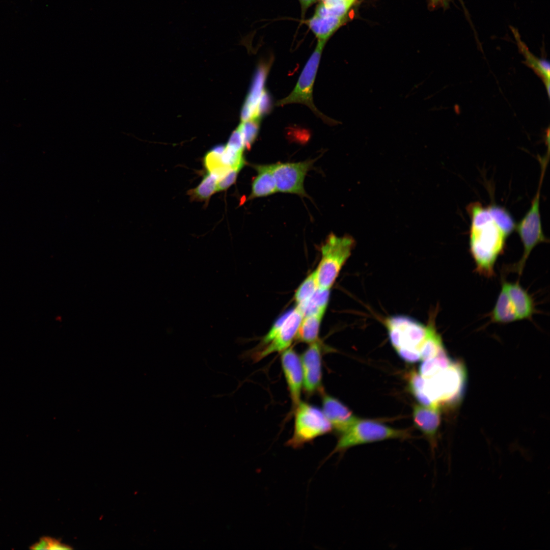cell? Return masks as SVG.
Wrapping results in <instances>:
<instances>
[{
	"instance_id": "cell-1",
	"label": "cell",
	"mask_w": 550,
	"mask_h": 550,
	"mask_svg": "<svg viewBox=\"0 0 550 550\" xmlns=\"http://www.w3.org/2000/svg\"><path fill=\"white\" fill-rule=\"evenodd\" d=\"M466 210L471 218L470 251L476 270L485 277H492L496 262L504 252L507 237L493 219L487 207L481 203H470Z\"/></svg>"
},
{
	"instance_id": "cell-2",
	"label": "cell",
	"mask_w": 550,
	"mask_h": 550,
	"mask_svg": "<svg viewBox=\"0 0 550 550\" xmlns=\"http://www.w3.org/2000/svg\"><path fill=\"white\" fill-rule=\"evenodd\" d=\"M466 379L463 364L452 362L447 368L426 379L423 391L439 408L444 406H452L459 402Z\"/></svg>"
},
{
	"instance_id": "cell-3",
	"label": "cell",
	"mask_w": 550,
	"mask_h": 550,
	"mask_svg": "<svg viewBox=\"0 0 550 550\" xmlns=\"http://www.w3.org/2000/svg\"><path fill=\"white\" fill-rule=\"evenodd\" d=\"M355 246L350 236L329 234L320 248L321 258L315 270L318 288L329 289Z\"/></svg>"
},
{
	"instance_id": "cell-4",
	"label": "cell",
	"mask_w": 550,
	"mask_h": 550,
	"mask_svg": "<svg viewBox=\"0 0 550 550\" xmlns=\"http://www.w3.org/2000/svg\"><path fill=\"white\" fill-rule=\"evenodd\" d=\"M411 437L407 430L392 428L375 421L358 419L346 431L340 434L338 442L329 456L342 454L348 449L358 445L389 439H404Z\"/></svg>"
},
{
	"instance_id": "cell-5",
	"label": "cell",
	"mask_w": 550,
	"mask_h": 550,
	"mask_svg": "<svg viewBox=\"0 0 550 550\" xmlns=\"http://www.w3.org/2000/svg\"><path fill=\"white\" fill-rule=\"evenodd\" d=\"M545 170L542 169L539 184L531 205L525 216L516 224V230L523 245L524 251L517 262L510 265L507 270L521 274L526 263L532 251L539 243L548 242L544 235L540 213V194Z\"/></svg>"
},
{
	"instance_id": "cell-6",
	"label": "cell",
	"mask_w": 550,
	"mask_h": 550,
	"mask_svg": "<svg viewBox=\"0 0 550 550\" xmlns=\"http://www.w3.org/2000/svg\"><path fill=\"white\" fill-rule=\"evenodd\" d=\"M295 409L293 435L286 445L294 449L302 447L318 436L331 432L333 428L322 410L300 401Z\"/></svg>"
},
{
	"instance_id": "cell-7",
	"label": "cell",
	"mask_w": 550,
	"mask_h": 550,
	"mask_svg": "<svg viewBox=\"0 0 550 550\" xmlns=\"http://www.w3.org/2000/svg\"><path fill=\"white\" fill-rule=\"evenodd\" d=\"M326 41H318L316 48L307 61L297 82L290 94L277 101L276 105L283 106L291 103H300L308 106L323 122L329 125H335L337 121L326 117L315 106L313 100V88L321 56Z\"/></svg>"
},
{
	"instance_id": "cell-8",
	"label": "cell",
	"mask_w": 550,
	"mask_h": 550,
	"mask_svg": "<svg viewBox=\"0 0 550 550\" xmlns=\"http://www.w3.org/2000/svg\"><path fill=\"white\" fill-rule=\"evenodd\" d=\"M390 342L395 350L399 348L417 349L423 342L427 326L416 319L404 315H395L385 321Z\"/></svg>"
},
{
	"instance_id": "cell-9",
	"label": "cell",
	"mask_w": 550,
	"mask_h": 550,
	"mask_svg": "<svg viewBox=\"0 0 550 550\" xmlns=\"http://www.w3.org/2000/svg\"><path fill=\"white\" fill-rule=\"evenodd\" d=\"M314 160L270 164L277 191L306 196L304 182Z\"/></svg>"
},
{
	"instance_id": "cell-10",
	"label": "cell",
	"mask_w": 550,
	"mask_h": 550,
	"mask_svg": "<svg viewBox=\"0 0 550 550\" xmlns=\"http://www.w3.org/2000/svg\"><path fill=\"white\" fill-rule=\"evenodd\" d=\"M322 345L319 340L309 344L300 356L303 387L308 395L323 391L322 385Z\"/></svg>"
},
{
	"instance_id": "cell-11",
	"label": "cell",
	"mask_w": 550,
	"mask_h": 550,
	"mask_svg": "<svg viewBox=\"0 0 550 550\" xmlns=\"http://www.w3.org/2000/svg\"><path fill=\"white\" fill-rule=\"evenodd\" d=\"M303 317V312L298 307L291 310L273 339L261 349L255 351L252 358L258 361L272 353L282 352L289 348L295 338Z\"/></svg>"
},
{
	"instance_id": "cell-12",
	"label": "cell",
	"mask_w": 550,
	"mask_h": 550,
	"mask_svg": "<svg viewBox=\"0 0 550 550\" xmlns=\"http://www.w3.org/2000/svg\"><path fill=\"white\" fill-rule=\"evenodd\" d=\"M281 365L293 407L300 401L303 387V373L300 357L292 348H288L282 352Z\"/></svg>"
},
{
	"instance_id": "cell-13",
	"label": "cell",
	"mask_w": 550,
	"mask_h": 550,
	"mask_svg": "<svg viewBox=\"0 0 550 550\" xmlns=\"http://www.w3.org/2000/svg\"><path fill=\"white\" fill-rule=\"evenodd\" d=\"M414 424L428 441L432 457L437 447V433L441 422L440 409L415 404L413 408Z\"/></svg>"
},
{
	"instance_id": "cell-14",
	"label": "cell",
	"mask_w": 550,
	"mask_h": 550,
	"mask_svg": "<svg viewBox=\"0 0 550 550\" xmlns=\"http://www.w3.org/2000/svg\"><path fill=\"white\" fill-rule=\"evenodd\" d=\"M322 411L334 429L340 434L358 419L352 412L338 399L322 392Z\"/></svg>"
},
{
	"instance_id": "cell-15",
	"label": "cell",
	"mask_w": 550,
	"mask_h": 550,
	"mask_svg": "<svg viewBox=\"0 0 550 550\" xmlns=\"http://www.w3.org/2000/svg\"><path fill=\"white\" fill-rule=\"evenodd\" d=\"M271 64V62L269 61L261 62L258 66L251 89L241 109V122L259 118L257 115V108L261 97L265 90V83Z\"/></svg>"
},
{
	"instance_id": "cell-16",
	"label": "cell",
	"mask_w": 550,
	"mask_h": 550,
	"mask_svg": "<svg viewBox=\"0 0 550 550\" xmlns=\"http://www.w3.org/2000/svg\"><path fill=\"white\" fill-rule=\"evenodd\" d=\"M502 287L507 292L519 320L531 319L536 309L534 300L529 293L518 282L511 283L503 281Z\"/></svg>"
},
{
	"instance_id": "cell-17",
	"label": "cell",
	"mask_w": 550,
	"mask_h": 550,
	"mask_svg": "<svg viewBox=\"0 0 550 550\" xmlns=\"http://www.w3.org/2000/svg\"><path fill=\"white\" fill-rule=\"evenodd\" d=\"M252 166L257 172V175L253 180L251 193L248 200L266 197L278 192L270 164H255Z\"/></svg>"
},
{
	"instance_id": "cell-18",
	"label": "cell",
	"mask_w": 550,
	"mask_h": 550,
	"mask_svg": "<svg viewBox=\"0 0 550 550\" xmlns=\"http://www.w3.org/2000/svg\"><path fill=\"white\" fill-rule=\"evenodd\" d=\"M344 21V17H320L314 15L306 21V23L318 38V41L326 42Z\"/></svg>"
},
{
	"instance_id": "cell-19",
	"label": "cell",
	"mask_w": 550,
	"mask_h": 550,
	"mask_svg": "<svg viewBox=\"0 0 550 550\" xmlns=\"http://www.w3.org/2000/svg\"><path fill=\"white\" fill-rule=\"evenodd\" d=\"M492 322L506 324L519 320L512 303L505 289L501 287V291L490 313Z\"/></svg>"
},
{
	"instance_id": "cell-20",
	"label": "cell",
	"mask_w": 550,
	"mask_h": 550,
	"mask_svg": "<svg viewBox=\"0 0 550 550\" xmlns=\"http://www.w3.org/2000/svg\"><path fill=\"white\" fill-rule=\"evenodd\" d=\"M324 314L318 313L303 317L295 339L309 344L318 340L321 320Z\"/></svg>"
},
{
	"instance_id": "cell-21",
	"label": "cell",
	"mask_w": 550,
	"mask_h": 550,
	"mask_svg": "<svg viewBox=\"0 0 550 550\" xmlns=\"http://www.w3.org/2000/svg\"><path fill=\"white\" fill-rule=\"evenodd\" d=\"M426 326L425 337L419 348L422 360L435 357L445 347L442 338L436 331L434 321L432 319Z\"/></svg>"
},
{
	"instance_id": "cell-22",
	"label": "cell",
	"mask_w": 550,
	"mask_h": 550,
	"mask_svg": "<svg viewBox=\"0 0 550 550\" xmlns=\"http://www.w3.org/2000/svg\"><path fill=\"white\" fill-rule=\"evenodd\" d=\"M225 145H219L208 151L204 157L203 163L207 172L216 176L218 180L231 169L227 166L222 159V153Z\"/></svg>"
},
{
	"instance_id": "cell-23",
	"label": "cell",
	"mask_w": 550,
	"mask_h": 550,
	"mask_svg": "<svg viewBox=\"0 0 550 550\" xmlns=\"http://www.w3.org/2000/svg\"><path fill=\"white\" fill-rule=\"evenodd\" d=\"M218 179L207 172L201 183L196 187L187 191L191 200L208 202L211 196L217 191Z\"/></svg>"
},
{
	"instance_id": "cell-24",
	"label": "cell",
	"mask_w": 550,
	"mask_h": 550,
	"mask_svg": "<svg viewBox=\"0 0 550 550\" xmlns=\"http://www.w3.org/2000/svg\"><path fill=\"white\" fill-rule=\"evenodd\" d=\"M329 296L330 289L318 288L307 304L302 307H298L303 312L304 316L318 313L324 314Z\"/></svg>"
},
{
	"instance_id": "cell-25",
	"label": "cell",
	"mask_w": 550,
	"mask_h": 550,
	"mask_svg": "<svg viewBox=\"0 0 550 550\" xmlns=\"http://www.w3.org/2000/svg\"><path fill=\"white\" fill-rule=\"evenodd\" d=\"M487 208L493 219L508 237L516 227L511 215L505 208L495 204L489 205Z\"/></svg>"
},
{
	"instance_id": "cell-26",
	"label": "cell",
	"mask_w": 550,
	"mask_h": 550,
	"mask_svg": "<svg viewBox=\"0 0 550 550\" xmlns=\"http://www.w3.org/2000/svg\"><path fill=\"white\" fill-rule=\"evenodd\" d=\"M318 288L315 270L302 281L296 290L294 300L296 306L304 307Z\"/></svg>"
},
{
	"instance_id": "cell-27",
	"label": "cell",
	"mask_w": 550,
	"mask_h": 550,
	"mask_svg": "<svg viewBox=\"0 0 550 550\" xmlns=\"http://www.w3.org/2000/svg\"><path fill=\"white\" fill-rule=\"evenodd\" d=\"M355 0H342L329 6H326L321 3L316 7L315 14L320 17L345 16Z\"/></svg>"
},
{
	"instance_id": "cell-28",
	"label": "cell",
	"mask_w": 550,
	"mask_h": 550,
	"mask_svg": "<svg viewBox=\"0 0 550 550\" xmlns=\"http://www.w3.org/2000/svg\"><path fill=\"white\" fill-rule=\"evenodd\" d=\"M261 119L254 118L241 122L238 128L242 135L245 148L250 149L255 141L259 130Z\"/></svg>"
},
{
	"instance_id": "cell-29",
	"label": "cell",
	"mask_w": 550,
	"mask_h": 550,
	"mask_svg": "<svg viewBox=\"0 0 550 550\" xmlns=\"http://www.w3.org/2000/svg\"><path fill=\"white\" fill-rule=\"evenodd\" d=\"M442 369L436 356L423 360L419 367V373L424 378H428Z\"/></svg>"
},
{
	"instance_id": "cell-30",
	"label": "cell",
	"mask_w": 550,
	"mask_h": 550,
	"mask_svg": "<svg viewBox=\"0 0 550 550\" xmlns=\"http://www.w3.org/2000/svg\"><path fill=\"white\" fill-rule=\"evenodd\" d=\"M425 381L426 379L415 370H411L408 374V389L411 394L423 391Z\"/></svg>"
},
{
	"instance_id": "cell-31",
	"label": "cell",
	"mask_w": 550,
	"mask_h": 550,
	"mask_svg": "<svg viewBox=\"0 0 550 550\" xmlns=\"http://www.w3.org/2000/svg\"><path fill=\"white\" fill-rule=\"evenodd\" d=\"M291 312V310L286 312L282 316H281L273 323V325L271 327L268 332L263 338L260 345L264 346L269 343L273 338L275 337L281 327L284 321L289 315Z\"/></svg>"
},
{
	"instance_id": "cell-32",
	"label": "cell",
	"mask_w": 550,
	"mask_h": 550,
	"mask_svg": "<svg viewBox=\"0 0 550 550\" xmlns=\"http://www.w3.org/2000/svg\"><path fill=\"white\" fill-rule=\"evenodd\" d=\"M240 171L231 169L224 176L219 178L217 183V191L225 190L234 184Z\"/></svg>"
},
{
	"instance_id": "cell-33",
	"label": "cell",
	"mask_w": 550,
	"mask_h": 550,
	"mask_svg": "<svg viewBox=\"0 0 550 550\" xmlns=\"http://www.w3.org/2000/svg\"><path fill=\"white\" fill-rule=\"evenodd\" d=\"M399 357L407 363H415L421 360L418 350L399 348L396 350Z\"/></svg>"
},
{
	"instance_id": "cell-34",
	"label": "cell",
	"mask_w": 550,
	"mask_h": 550,
	"mask_svg": "<svg viewBox=\"0 0 550 550\" xmlns=\"http://www.w3.org/2000/svg\"><path fill=\"white\" fill-rule=\"evenodd\" d=\"M271 100L268 92L265 90L264 91L257 108V117L261 119L263 116L267 114L271 110Z\"/></svg>"
},
{
	"instance_id": "cell-35",
	"label": "cell",
	"mask_w": 550,
	"mask_h": 550,
	"mask_svg": "<svg viewBox=\"0 0 550 550\" xmlns=\"http://www.w3.org/2000/svg\"><path fill=\"white\" fill-rule=\"evenodd\" d=\"M50 538L49 537H43L40 540L32 545L31 548L33 549H48Z\"/></svg>"
},
{
	"instance_id": "cell-36",
	"label": "cell",
	"mask_w": 550,
	"mask_h": 550,
	"mask_svg": "<svg viewBox=\"0 0 550 550\" xmlns=\"http://www.w3.org/2000/svg\"><path fill=\"white\" fill-rule=\"evenodd\" d=\"M71 549H72V548L69 545L63 544L56 539L51 538H50L48 549L63 550Z\"/></svg>"
},
{
	"instance_id": "cell-37",
	"label": "cell",
	"mask_w": 550,
	"mask_h": 550,
	"mask_svg": "<svg viewBox=\"0 0 550 550\" xmlns=\"http://www.w3.org/2000/svg\"><path fill=\"white\" fill-rule=\"evenodd\" d=\"M301 5L302 13L304 14L307 9L311 6L316 0H299Z\"/></svg>"
},
{
	"instance_id": "cell-38",
	"label": "cell",
	"mask_w": 550,
	"mask_h": 550,
	"mask_svg": "<svg viewBox=\"0 0 550 550\" xmlns=\"http://www.w3.org/2000/svg\"><path fill=\"white\" fill-rule=\"evenodd\" d=\"M342 0H324L323 3L326 6H329L333 5L336 3H337Z\"/></svg>"
},
{
	"instance_id": "cell-39",
	"label": "cell",
	"mask_w": 550,
	"mask_h": 550,
	"mask_svg": "<svg viewBox=\"0 0 550 550\" xmlns=\"http://www.w3.org/2000/svg\"><path fill=\"white\" fill-rule=\"evenodd\" d=\"M441 0H432V2H433V4L436 5L437 3L439 2Z\"/></svg>"
},
{
	"instance_id": "cell-40",
	"label": "cell",
	"mask_w": 550,
	"mask_h": 550,
	"mask_svg": "<svg viewBox=\"0 0 550 550\" xmlns=\"http://www.w3.org/2000/svg\"><path fill=\"white\" fill-rule=\"evenodd\" d=\"M461 3H462V5H463V3H462V0H461Z\"/></svg>"
},
{
	"instance_id": "cell-41",
	"label": "cell",
	"mask_w": 550,
	"mask_h": 550,
	"mask_svg": "<svg viewBox=\"0 0 550 550\" xmlns=\"http://www.w3.org/2000/svg\"><path fill=\"white\" fill-rule=\"evenodd\" d=\"M323 1H324V0H323Z\"/></svg>"
}]
</instances>
